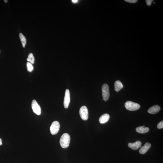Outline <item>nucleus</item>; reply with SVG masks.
<instances>
[{
  "mask_svg": "<svg viewBox=\"0 0 163 163\" xmlns=\"http://www.w3.org/2000/svg\"><path fill=\"white\" fill-rule=\"evenodd\" d=\"M71 138L68 134L64 133L61 137L60 143L61 146L63 148H66L69 146Z\"/></svg>",
  "mask_w": 163,
  "mask_h": 163,
  "instance_id": "nucleus-1",
  "label": "nucleus"
},
{
  "mask_svg": "<svg viewBox=\"0 0 163 163\" xmlns=\"http://www.w3.org/2000/svg\"><path fill=\"white\" fill-rule=\"evenodd\" d=\"M125 106L127 110L135 111L139 109L141 106L138 104L130 101H128L125 104Z\"/></svg>",
  "mask_w": 163,
  "mask_h": 163,
  "instance_id": "nucleus-2",
  "label": "nucleus"
},
{
  "mask_svg": "<svg viewBox=\"0 0 163 163\" xmlns=\"http://www.w3.org/2000/svg\"><path fill=\"white\" fill-rule=\"evenodd\" d=\"M102 94L104 100L105 101H107L109 100L110 95L109 86L107 84H105L102 86Z\"/></svg>",
  "mask_w": 163,
  "mask_h": 163,
  "instance_id": "nucleus-3",
  "label": "nucleus"
},
{
  "mask_svg": "<svg viewBox=\"0 0 163 163\" xmlns=\"http://www.w3.org/2000/svg\"><path fill=\"white\" fill-rule=\"evenodd\" d=\"M60 128L59 122L55 121L53 122L50 128V132L52 135H55L58 133Z\"/></svg>",
  "mask_w": 163,
  "mask_h": 163,
  "instance_id": "nucleus-4",
  "label": "nucleus"
},
{
  "mask_svg": "<svg viewBox=\"0 0 163 163\" xmlns=\"http://www.w3.org/2000/svg\"><path fill=\"white\" fill-rule=\"evenodd\" d=\"M80 114L81 118L84 121L88 119L89 116V112L87 108L85 106H83L80 108Z\"/></svg>",
  "mask_w": 163,
  "mask_h": 163,
  "instance_id": "nucleus-5",
  "label": "nucleus"
},
{
  "mask_svg": "<svg viewBox=\"0 0 163 163\" xmlns=\"http://www.w3.org/2000/svg\"><path fill=\"white\" fill-rule=\"evenodd\" d=\"M31 107L34 112L36 115H40L41 113V109L40 106L35 100H33L32 102Z\"/></svg>",
  "mask_w": 163,
  "mask_h": 163,
  "instance_id": "nucleus-6",
  "label": "nucleus"
},
{
  "mask_svg": "<svg viewBox=\"0 0 163 163\" xmlns=\"http://www.w3.org/2000/svg\"><path fill=\"white\" fill-rule=\"evenodd\" d=\"M70 102V92L69 90L67 89L65 92L64 106L65 109H68Z\"/></svg>",
  "mask_w": 163,
  "mask_h": 163,
  "instance_id": "nucleus-7",
  "label": "nucleus"
},
{
  "mask_svg": "<svg viewBox=\"0 0 163 163\" xmlns=\"http://www.w3.org/2000/svg\"><path fill=\"white\" fill-rule=\"evenodd\" d=\"M141 145L142 143L141 142L138 141L134 143H129L128 146L132 150H138L139 148L141 147Z\"/></svg>",
  "mask_w": 163,
  "mask_h": 163,
  "instance_id": "nucleus-8",
  "label": "nucleus"
},
{
  "mask_svg": "<svg viewBox=\"0 0 163 163\" xmlns=\"http://www.w3.org/2000/svg\"><path fill=\"white\" fill-rule=\"evenodd\" d=\"M151 146V144L150 143H146L144 146L141 148L139 151L140 153L141 154H144L150 148Z\"/></svg>",
  "mask_w": 163,
  "mask_h": 163,
  "instance_id": "nucleus-9",
  "label": "nucleus"
},
{
  "mask_svg": "<svg viewBox=\"0 0 163 163\" xmlns=\"http://www.w3.org/2000/svg\"><path fill=\"white\" fill-rule=\"evenodd\" d=\"M160 107L158 105H156L152 106L148 110V112L151 114H155L159 112L160 110Z\"/></svg>",
  "mask_w": 163,
  "mask_h": 163,
  "instance_id": "nucleus-10",
  "label": "nucleus"
},
{
  "mask_svg": "<svg viewBox=\"0 0 163 163\" xmlns=\"http://www.w3.org/2000/svg\"><path fill=\"white\" fill-rule=\"evenodd\" d=\"M109 118L110 116L109 114H105L100 117L99 119V121L101 124H104L109 121Z\"/></svg>",
  "mask_w": 163,
  "mask_h": 163,
  "instance_id": "nucleus-11",
  "label": "nucleus"
},
{
  "mask_svg": "<svg viewBox=\"0 0 163 163\" xmlns=\"http://www.w3.org/2000/svg\"><path fill=\"white\" fill-rule=\"evenodd\" d=\"M150 130L149 128L143 127V126L137 127L136 128V131L139 133L144 134L147 133Z\"/></svg>",
  "mask_w": 163,
  "mask_h": 163,
  "instance_id": "nucleus-12",
  "label": "nucleus"
},
{
  "mask_svg": "<svg viewBox=\"0 0 163 163\" xmlns=\"http://www.w3.org/2000/svg\"><path fill=\"white\" fill-rule=\"evenodd\" d=\"M115 90L117 92H119L123 87V85L121 81L117 80L115 83Z\"/></svg>",
  "mask_w": 163,
  "mask_h": 163,
  "instance_id": "nucleus-13",
  "label": "nucleus"
},
{
  "mask_svg": "<svg viewBox=\"0 0 163 163\" xmlns=\"http://www.w3.org/2000/svg\"><path fill=\"white\" fill-rule=\"evenodd\" d=\"M19 37L20 39L23 47V48H25L26 44V40L25 37L22 33H19Z\"/></svg>",
  "mask_w": 163,
  "mask_h": 163,
  "instance_id": "nucleus-14",
  "label": "nucleus"
},
{
  "mask_svg": "<svg viewBox=\"0 0 163 163\" xmlns=\"http://www.w3.org/2000/svg\"><path fill=\"white\" fill-rule=\"evenodd\" d=\"M35 59L32 53H31L29 54L27 60L30 62L31 64H34L35 63Z\"/></svg>",
  "mask_w": 163,
  "mask_h": 163,
  "instance_id": "nucleus-15",
  "label": "nucleus"
},
{
  "mask_svg": "<svg viewBox=\"0 0 163 163\" xmlns=\"http://www.w3.org/2000/svg\"><path fill=\"white\" fill-rule=\"evenodd\" d=\"M27 67L28 71L29 72H31L34 69L33 67L31 64L28 62L27 63Z\"/></svg>",
  "mask_w": 163,
  "mask_h": 163,
  "instance_id": "nucleus-16",
  "label": "nucleus"
},
{
  "mask_svg": "<svg viewBox=\"0 0 163 163\" xmlns=\"http://www.w3.org/2000/svg\"><path fill=\"white\" fill-rule=\"evenodd\" d=\"M157 127L158 129H160L163 128V121H162L158 123L157 125Z\"/></svg>",
  "mask_w": 163,
  "mask_h": 163,
  "instance_id": "nucleus-17",
  "label": "nucleus"
},
{
  "mask_svg": "<svg viewBox=\"0 0 163 163\" xmlns=\"http://www.w3.org/2000/svg\"><path fill=\"white\" fill-rule=\"evenodd\" d=\"M153 1V0H147L146 1V4L148 6H150L152 4V3Z\"/></svg>",
  "mask_w": 163,
  "mask_h": 163,
  "instance_id": "nucleus-18",
  "label": "nucleus"
},
{
  "mask_svg": "<svg viewBox=\"0 0 163 163\" xmlns=\"http://www.w3.org/2000/svg\"><path fill=\"white\" fill-rule=\"evenodd\" d=\"M126 2H128L130 3H136L138 1L137 0H125Z\"/></svg>",
  "mask_w": 163,
  "mask_h": 163,
  "instance_id": "nucleus-19",
  "label": "nucleus"
},
{
  "mask_svg": "<svg viewBox=\"0 0 163 163\" xmlns=\"http://www.w3.org/2000/svg\"><path fill=\"white\" fill-rule=\"evenodd\" d=\"M78 2V1H77V0H73V1H72V2L74 3V4L77 3Z\"/></svg>",
  "mask_w": 163,
  "mask_h": 163,
  "instance_id": "nucleus-20",
  "label": "nucleus"
},
{
  "mask_svg": "<svg viewBox=\"0 0 163 163\" xmlns=\"http://www.w3.org/2000/svg\"><path fill=\"white\" fill-rule=\"evenodd\" d=\"M2 140L0 138V146L2 145Z\"/></svg>",
  "mask_w": 163,
  "mask_h": 163,
  "instance_id": "nucleus-21",
  "label": "nucleus"
},
{
  "mask_svg": "<svg viewBox=\"0 0 163 163\" xmlns=\"http://www.w3.org/2000/svg\"><path fill=\"white\" fill-rule=\"evenodd\" d=\"M4 2L6 3H7L8 2L7 0H4Z\"/></svg>",
  "mask_w": 163,
  "mask_h": 163,
  "instance_id": "nucleus-22",
  "label": "nucleus"
},
{
  "mask_svg": "<svg viewBox=\"0 0 163 163\" xmlns=\"http://www.w3.org/2000/svg\"><path fill=\"white\" fill-rule=\"evenodd\" d=\"M143 126V127H145V126H144V125H143V126Z\"/></svg>",
  "mask_w": 163,
  "mask_h": 163,
  "instance_id": "nucleus-23",
  "label": "nucleus"
},
{
  "mask_svg": "<svg viewBox=\"0 0 163 163\" xmlns=\"http://www.w3.org/2000/svg\"><path fill=\"white\" fill-rule=\"evenodd\" d=\"M0 52H1V51H0Z\"/></svg>",
  "mask_w": 163,
  "mask_h": 163,
  "instance_id": "nucleus-24",
  "label": "nucleus"
}]
</instances>
